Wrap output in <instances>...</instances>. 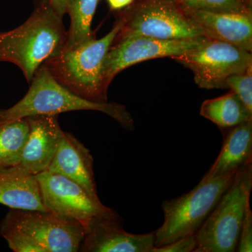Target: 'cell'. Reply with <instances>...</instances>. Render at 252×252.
I'll list each match as a JSON object with an SVG mask.
<instances>
[{
    "instance_id": "obj_19",
    "label": "cell",
    "mask_w": 252,
    "mask_h": 252,
    "mask_svg": "<svg viewBox=\"0 0 252 252\" xmlns=\"http://www.w3.org/2000/svg\"><path fill=\"white\" fill-rule=\"evenodd\" d=\"M29 134L27 118L0 124V167L21 163Z\"/></svg>"
},
{
    "instance_id": "obj_3",
    "label": "cell",
    "mask_w": 252,
    "mask_h": 252,
    "mask_svg": "<svg viewBox=\"0 0 252 252\" xmlns=\"http://www.w3.org/2000/svg\"><path fill=\"white\" fill-rule=\"evenodd\" d=\"M85 230L79 222L49 212L11 209L0 223V235L14 252H77Z\"/></svg>"
},
{
    "instance_id": "obj_20",
    "label": "cell",
    "mask_w": 252,
    "mask_h": 252,
    "mask_svg": "<svg viewBox=\"0 0 252 252\" xmlns=\"http://www.w3.org/2000/svg\"><path fill=\"white\" fill-rule=\"evenodd\" d=\"M187 9L214 12H252L244 0H175Z\"/></svg>"
},
{
    "instance_id": "obj_2",
    "label": "cell",
    "mask_w": 252,
    "mask_h": 252,
    "mask_svg": "<svg viewBox=\"0 0 252 252\" xmlns=\"http://www.w3.org/2000/svg\"><path fill=\"white\" fill-rule=\"evenodd\" d=\"M27 94L10 108L0 110V124L35 115H59L72 111H97L107 114L124 129L132 131L134 120L125 105L83 98L59 84L44 64L37 69Z\"/></svg>"
},
{
    "instance_id": "obj_4",
    "label": "cell",
    "mask_w": 252,
    "mask_h": 252,
    "mask_svg": "<svg viewBox=\"0 0 252 252\" xmlns=\"http://www.w3.org/2000/svg\"><path fill=\"white\" fill-rule=\"evenodd\" d=\"M124 25L120 17L103 37L94 39L72 49H62L44 63L59 84L83 98L107 102L102 81L104 59Z\"/></svg>"
},
{
    "instance_id": "obj_24",
    "label": "cell",
    "mask_w": 252,
    "mask_h": 252,
    "mask_svg": "<svg viewBox=\"0 0 252 252\" xmlns=\"http://www.w3.org/2000/svg\"><path fill=\"white\" fill-rule=\"evenodd\" d=\"M49 1L56 12L63 18L66 14L67 0H49Z\"/></svg>"
},
{
    "instance_id": "obj_14",
    "label": "cell",
    "mask_w": 252,
    "mask_h": 252,
    "mask_svg": "<svg viewBox=\"0 0 252 252\" xmlns=\"http://www.w3.org/2000/svg\"><path fill=\"white\" fill-rule=\"evenodd\" d=\"M47 171L77 183L96 201L99 200L94 172V158L89 149L69 132H64Z\"/></svg>"
},
{
    "instance_id": "obj_26",
    "label": "cell",
    "mask_w": 252,
    "mask_h": 252,
    "mask_svg": "<svg viewBox=\"0 0 252 252\" xmlns=\"http://www.w3.org/2000/svg\"><path fill=\"white\" fill-rule=\"evenodd\" d=\"M244 1H245V4L248 6V8L250 7V9H252V0H244Z\"/></svg>"
},
{
    "instance_id": "obj_11",
    "label": "cell",
    "mask_w": 252,
    "mask_h": 252,
    "mask_svg": "<svg viewBox=\"0 0 252 252\" xmlns=\"http://www.w3.org/2000/svg\"><path fill=\"white\" fill-rule=\"evenodd\" d=\"M118 214L94 217L85 229L79 251L84 252H152L154 233L132 234L122 227Z\"/></svg>"
},
{
    "instance_id": "obj_12",
    "label": "cell",
    "mask_w": 252,
    "mask_h": 252,
    "mask_svg": "<svg viewBox=\"0 0 252 252\" xmlns=\"http://www.w3.org/2000/svg\"><path fill=\"white\" fill-rule=\"evenodd\" d=\"M26 118L30 124V134L19 165L26 171L36 175L49 168L64 132L60 126L59 115Z\"/></svg>"
},
{
    "instance_id": "obj_8",
    "label": "cell",
    "mask_w": 252,
    "mask_h": 252,
    "mask_svg": "<svg viewBox=\"0 0 252 252\" xmlns=\"http://www.w3.org/2000/svg\"><path fill=\"white\" fill-rule=\"evenodd\" d=\"M172 59L191 70L197 85L204 89H226L228 77L252 66V52L208 38L195 49Z\"/></svg>"
},
{
    "instance_id": "obj_25",
    "label": "cell",
    "mask_w": 252,
    "mask_h": 252,
    "mask_svg": "<svg viewBox=\"0 0 252 252\" xmlns=\"http://www.w3.org/2000/svg\"><path fill=\"white\" fill-rule=\"evenodd\" d=\"M133 1L134 0H107L109 6L114 10L124 9Z\"/></svg>"
},
{
    "instance_id": "obj_1",
    "label": "cell",
    "mask_w": 252,
    "mask_h": 252,
    "mask_svg": "<svg viewBox=\"0 0 252 252\" xmlns=\"http://www.w3.org/2000/svg\"><path fill=\"white\" fill-rule=\"evenodd\" d=\"M67 34L63 18L49 0H41L26 22L0 32V63L17 66L31 83L37 69L62 51Z\"/></svg>"
},
{
    "instance_id": "obj_18",
    "label": "cell",
    "mask_w": 252,
    "mask_h": 252,
    "mask_svg": "<svg viewBox=\"0 0 252 252\" xmlns=\"http://www.w3.org/2000/svg\"><path fill=\"white\" fill-rule=\"evenodd\" d=\"M99 0H67L66 13L71 19L63 49H72L95 39L91 28Z\"/></svg>"
},
{
    "instance_id": "obj_15",
    "label": "cell",
    "mask_w": 252,
    "mask_h": 252,
    "mask_svg": "<svg viewBox=\"0 0 252 252\" xmlns=\"http://www.w3.org/2000/svg\"><path fill=\"white\" fill-rule=\"evenodd\" d=\"M0 204L16 210L48 212L36 175L20 165L0 167Z\"/></svg>"
},
{
    "instance_id": "obj_16",
    "label": "cell",
    "mask_w": 252,
    "mask_h": 252,
    "mask_svg": "<svg viewBox=\"0 0 252 252\" xmlns=\"http://www.w3.org/2000/svg\"><path fill=\"white\" fill-rule=\"evenodd\" d=\"M252 161V119L230 127L220 155L202 180L216 178L235 172Z\"/></svg>"
},
{
    "instance_id": "obj_6",
    "label": "cell",
    "mask_w": 252,
    "mask_h": 252,
    "mask_svg": "<svg viewBox=\"0 0 252 252\" xmlns=\"http://www.w3.org/2000/svg\"><path fill=\"white\" fill-rule=\"evenodd\" d=\"M237 171L200 180L189 193L165 200L162 224L154 233L156 248L197 233L234 179Z\"/></svg>"
},
{
    "instance_id": "obj_7",
    "label": "cell",
    "mask_w": 252,
    "mask_h": 252,
    "mask_svg": "<svg viewBox=\"0 0 252 252\" xmlns=\"http://www.w3.org/2000/svg\"><path fill=\"white\" fill-rule=\"evenodd\" d=\"M122 17L124 25L115 40L135 35L164 40L206 38L175 0H147Z\"/></svg>"
},
{
    "instance_id": "obj_23",
    "label": "cell",
    "mask_w": 252,
    "mask_h": 252,
    "mask_svg": "<svg viewBox=\"0 0 252 252\" xmlns=\"http://www.w3.org/2000/svg\"><path fill=\"white\" fill-rule=\"evenodd\" d=\"M197 247L195 234L176 240L164 246L154 248L152 252H190L195 251Z\"/></svg>"
},
{
    "instance_id": "obj_5",
    "label": "cell",
    "mask_w": 252,
    "mask_h": 252,
    "mask_svg": "<svg viewBox=\"0 0 252 252\" xmlns=\"http://www.w3.org/2000/svg\"><path fill=\"white\" fill-rule=\"evenodd\" d=\"M252 161L240 167L234 179L197 233L194 252L236 251L245 213L250 206Z\"/></svg>"
},
{
    "instance_id": "obj_17",
    "label": "cell",
    "mask_w": 252,
    "mask_h": 252,
    "mask_svg": "<svg viewBox=\"0 0 252 252\" xmlns=\"http://www.w3.org/2000/svg\"><path fill=\"white\" fill-rule=\"evenodd\" d=\"M200 113L202 117L222 129L234 127L252 119V113L238 94L232 91L217 98L204 101Z\"/></svg>"
},
{
    "instance_id": "obj_21",
    "label": "cell",
    "mask_w": 252,
    "mask_h": 252,
    "mask_svg": "<svg viewBox=\"0 0 252 252\" xmlns=\"http://www.w3.org/2000/svg\"><path fill=\"white\" fill-rule=\"evenodd\" d=\"M225 87L231 89L252 113V66L245 72L230 76L225 81Z\"/></svg>"
},
{
    "instance_id": "obj_22",
    "label": "cell",
    "mask_w": 252,
    "mask_h": 252,
    "mask_svg": "<svg viewBox=\"0 0 252 252\" xmlns=\"http://www.w3.org/2000/svg\"><path fill=\"white\" fill-rule=\"evenodd\" d=\"M236 250L239 252H252V212L250 206L242 223Z\"/></svg>"
},
{
    "instance_id": "obj_10",
    "label": "cell",
    "mask_w": 252,
    "mask_h": 252,
    "mask_svg": "<svg viewBox=\"0 0 252 252\" xmlns=\"http://www.w3.org/2000/svg\"><path fill=\"white\" fill-rule=\"evenodd\" d=\"M205 39L164 40L135 35L114 40L102 67L104 89L108 91L114 77L126 68L148 60L180 56L195 49Z\"/></svg>"
},
{
    "instance_id": "obj_9",
    "label": "cell",
    "mask_w": 252,
    "mask_h": 252,
    "mask_svg": "<svg viewBox=\"0 0 252 252\" xmlns=\"http://www.w3.org/2000/svg\"><path fill=\"white\" fill-rule=\"evenodd\" d=\"M36 177L47 211L60 218L79 222L84 230L94 217L117 214L94 200L82 187L64 176L46 170Z\"/></svg>"
},
{
    "instance_id": "obj_13",
    "label": "cell",
    "mask_w": 252,
    "mask_h": 252,
    "mask_svg": "<svg viewBox=\"0 0 252 252\" xmlns=\"http://www.w3.org/2000/svg\"><path fill=\"white\" fill-rule=\"evenodd\" d=\"M201 28L205 37L252 51V12H214L184 7Z\"/></svg>"
}]
</instances>
